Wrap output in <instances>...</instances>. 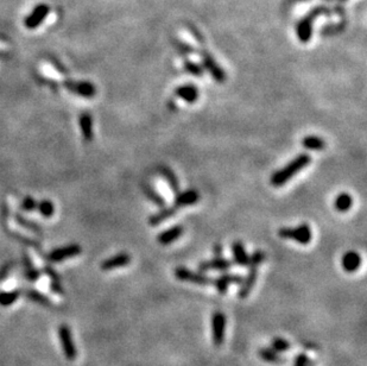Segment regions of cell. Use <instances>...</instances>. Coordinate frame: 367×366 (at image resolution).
Returning <instances> with one entry per match:
<instances>
[{
  "instance_id": "1",
  "label": "cell",
  "mask_w": 367,
  "mask_h": 366,
  "mask_svg": "<svg viewBox=\"0 0 367 366\" xmlns=\"http://www.w3.org/2000/svg\"><path fill=\"white\" fill-rule=\"evenodd\" d=\"M265 261V253L262 250H256L249 257V272L245 277H242L238 290V297L240 300L248 299L258 278V268L263 262Z\"/></svg>"
},
{
  "instance_id": "2",
  "label": "cell",
  "mask_w": 367,
  "mask_h": 366,
  "mask_svg": "<svg viewBox=\"0 0 367 366\" xmlns=\"http://www.w3.org/2000/svg\"><path fill=\"white\" fill-rule=\"evenodd\" d=\"M311 162V157L308 153H301L295 157V158L287 164L282 169L277 170L276 173L271 176L270 183L273 187H282L288 181L303 170L305 167H308Z\"/></svg>"
},
{
  "instance_id": "3",
  "label": "cell",
  "mask_w": 367,
  "mask_h": 366,
  "mask_svg": "<svg viewBox=\"0 0 367 366\" xmlns=\"http://www.w3.org/2000/svg\"><path fill=\"white\" fill-rule=\"evenodd\" d=\"M324 13H327V9L325 8H315L297 23L296 35L301 43H308L311 39L315 19H316L317 17L324 15Z\"/></svg>"
},
{
  "instance_id": "4",
  "label": "cell",
  "mask_w": 367,
  "mask_h": 366,
  "mask_svg": "<svg viewBox=\"0 0 367 366\" xmlns=\"http://www.w3.org/2000/svg\"><path fill=\"white\" fill-rule=\"evenodd\" d=\"M278 235L287 240H294L301 245L310 244L313 238V232L308 224L298 225L296 227H282L279 228Z\"/></svg>"
},
{
  "instance_id": "5",
  "label": "cell",
  "mask_w": 367,
  "mask_h": 366,
  "mask_svg": "<svg viewBox=\"0 0 367 366\" xmlns=\"http://www.w3.org/2000/svg\"><path fill=\"white\" fill-rule=\"evenodd\" d=\"M198 54H200L203 70L208 71L213 77V80L217 81L218 84H224L226 78H227V75H226V71L222 69L220 64L215 61L213 55L207 49H200L198 50Z\"/></svg>"
},
{
  "instance_id": "6",
  "label": "cell",
  "mask_w": 367,
  "mask_h": 366,
  "mask_svg": "<svg viewBox=\"0 0 367 366\" xmlns=\"http://www.w3.org/2000/svg\"><path fill=\"white\" fill-rule=\"evenodd\" d=\"M175 278L181 280V282L193 283L198 286H208L212 284V277L206 275L202 271H193V270L184 268V266H177L174 270Z\"/></svg>"
},
{
  "instance_id": "7",
  "label": "cell",
  "mask_w": 367,
  "mask_h": 366,
  "mask_svg": "<svg viewBox=\"0 0 367 366\" xmlns=\"http://www.w3.org/2000/svg\"><path fill=\"white\" fill-rule=\"evenodd\" d=\"M226 323L227 319L226 315L220 310H217L212 314L211 319V331H212V341L215 347H220L225 341Z\"/></svg>"
},
{
  "instance_id": "8",
  "label": "cell",
  "mask_w": 367,
  "mask_h": 366,
  "mask_svg": "<svg viewBox=\"0 0 367 366\" xmlns=\"http://www.w3.org/2000/svg\"><path fill=\"white\" fill-rule=\"evenodd\" d=\"M58 337H60L61 345H62V348L64 351V355L68 360H75L76 359L77 352L76 348H75L73 338H71L70 330L68 328L66 324H62L58 330Z\"/></svg>"
},
{
  "instance_id": "9",
  "label": "cell",
  "mask_w": 367,
  "mask_h": 366,
  "mask_svg": "<svg viewBox=\"0 0 367 366\" xmlns=\"http://www.w3.org/2000/svg\"><path fill=\"white\" fill-rule=\"evenodd\" d=\"M242 276L238 275V273H229L225 271L215 279L212 280V284L214 286V288L218 290V293L220 295H225L226 293L228 292V288L231 284H240L241 282Z\"/></svg>"
},
{
  "instance_id": "10",
  "label": "cell",
  "mask_w": 367,
  "mask_h": 366,
  "mask_svg": "<svg viewBox=\"0 0 367 366\" xmlns=\"http://www.w3.org/2000/svg\"><path fill=\"white\" fill-rule=\"evenodd\" d=\"M232 268V262L227 258H224L222 256L220 257H215L209 259V261H203L198 264V270L202 272L207 271H228Z\"/></svg>"
},
{
  "instance_id": "11",
  "label": "cell",
  "mask_w": 367,
  "mask_h": 366,
  "mask_svg": "<svg viewBox=\"0 0 367 366\" xmlns=\"http://www.w3.org/2000/svg\"><path fill=\"white\" fill-rule=\"evenodd\" d=\"M200 200V194L195 189H187L184 191H178L175 196L174 200V207L175 208H182L187 206H193V205L197 204Z\"/></svg>"
},
{
  "instance_id": "12",
  "label": "cell",
  "mask_w": 367,
  "mask_h": 366,
  "mask_svg": "<svg viewBox=\"0 0 367 366\" xmlns=\"http://www.w3.org/2000/svg\"><path fill=\"white\" fill-rule=\"evenodd\" d=\"M175 97L178 99H182L183 101H186L187 104H194L198 100V90L196 86H194L193 84H184L180 85V86L175 88Z\"/></svg>"
},
{
  "instance_id": "13",
  "label": "cell",
  "mask_w": 367,
  "mask_h": 366,
  "mask_svg": "<svg viewBox=\"0 0 367 366\" xmlns=\"http://www.w3.org/2000/svg\"><path fill=\"white\" fill-rule=\"evenodd\" d=\"M131 261H132L131 256H130L129 253L125 252L118 253V255L113 256V257L105 259V261L101 263V270H104V271H111V270L124 268V266L129 265Z\"/></svg>"
},
{
  "instance_id": "14",
  "label": "cell",
  "mask_w": 367,
  "mask_h": 366,
  "mask_svg": "<svg viewBox=\"0 0 367 366\" xmlns=\"http://www.w3.org/2000/svg\"><path fill=\"white\" fill-rule=\"evenodd\" d=\"M183 232L184 230L181 225H175V226H171L168 228V230L160 232V233L157 235V241H158V244L163 246L170 245L176 241L177 239H180L182 237V234H183Z\"/></svg>"
},
{
  "instance_id": "15",
  "label": "cell",
  "mask_w": 367,
  "mask_h": 366,
  "mask_svg": "<svg viewBox=\"0 0 367 366\" xmlns=\"http://www.w3.org/2000/svg\"><path fill=\"white\" fill-rule=\"evenodd\" d=\"M361 265V256L355 251H347L342 256L341 258V266L344 271L352 273L355 272L356 270Z\"/></svg>"
},
{
  "instance_id": "16",
  "label": "cell",
  "mask_w": 367,
  "mask_h": 366,
  "mask_svg": "<svg viewBox=\"0 0 367 366\" xmlns=\"http://www.w3.org/2000/svg\"><path fill=\"white\" fill-rule=\"evenodd\" d=\"M231 250L234 264L239 266H248L250 255L248 253V251H246L245 246H243L242 242L241 241L232 242Z\"/></svg>"
},
{
  "instance_id": "17",
  "label": "cell",
  "mask_w": 367,
  "mask_h": 366,
  "mask_svg": "<svg viewBox=\"0 0 367 366\" xmlns=\"http://www.w3.org/2000/svg\"><path fill=\"white\" fill-rule=\"evenodd\" d=\"M81 253V249L80 246L77 245H71L68 246V248H63V249H58L55 250L49 255V259L53 262H61L63 259L74 257V256H77Z\"/></svg>"
},
{
  "instance_id": "18",
  "label": "cell",
  "mask_w": 367,
  "mask_h": 366,
  "mask_svg": "<svg viewBox=\"0 0 367 366\" xmlns=\"http://www.w3.org/2000/svg\"><path fill=\"white\" fill-rule=\"evenodd\" d=\"M49 12V8L47 5H39L38 8L35 9L31 15L27 17L25 20V25L29 27V29H33V27L38 26L42 20L46 18V16Z\"/></svg>"
},
{
  "instance_id": "19",
  "label": "cell",
  "mask_w": 367,
  "mask_h": 366,
  "mask_svg": "<svg viewBox=\"0 0 367 366\" xmlns=\"http://www.w3.org/2000/svg\"><path fill=\"white\" fill-rule=\"evenodd\" d=\"M177 213V208L173 207H168V208H163L157 213L152 214L149 218V225L150 226H158V225L163 224L164 221H167L168 219L173 218L175 214Z\"/></svg>"
},
{
  "instance_id": "20",
  "label": "cell",
  "mask_w": 367,
  "mask_h": 366,
  "mask_svg": "<svg viewBox=\"0 0 367 366\" xmlns=\"http://www.w3.org/2000/svg\"><path fill=\"white\" fill-rule=\"evenodd\" d=\"M258 355L264 361L270 362V364H284L287 361L286 358H283L278 352L272 350L271 347H262L258 350Z\"/></svg>"
},
{
  "instance_id": "21",
  "label": "cell",
  "mask_w": 367,
  "mask_h": 366,
  "mask_svg": "<svg viewBox=\"0 0 367 366\" xmlns=\"http://www.w3.org/2000/svg\"><path fill=\"white\" fill-rule=\"evenodd\" d=\"M159 173H160V175L163 176V179L167 181V183L169 184L171 191L176 195L178 191H180V182H178V179H177V176L175 175V173L168 167L160 168Z\"/></svg>"
},
{
  "instance_id": "22",
  "label": "cell",
  "mask_w": 367,
  "mask_h": 366,
  "mask_svg": "<svg viewBox=\"0 0 367 366\" xmlns=\"http://www.w3.org/2000/svg\"><path fill=\"white\" fill-rule=\"evenodd\" d=\"M302 145L305 149L313 150V151H321L325 148V142L323 138L317 136H307L302 140Z\"/></svg>"
},
{
  "instance_id": "23",
  "label": "cell",
  "mask_w": 367,
  "mask_h": 366,
  "mask_svg": "<svg viewBox=\"0 0 367 366\" xmlns=\"http://www.w3.org/2000/svg\"><path fill=\"white\" fill-rule=\"evenodd\" d=\"M353 206V197L347 193H341L335 197L334 207L338 212L345 213L348 210H351Z\"/></svg>"
},
{
  "instance_id": "24",
  "label": "cell",
  "mask_w": 367,
  "mask_h": 366,
  "mask_svg": "<svg viewBox=\"0 0 367 366\" xmlns=\"http://www.w3.org/2000/svg\"><path fill=\"white\" fill-rule=\"evenodd\" d=\"M70 88L73 91L76 92L82 97L86 98H92L94 97L95 93H97V90H95L93 84H89V82H77V84H70Z\"/></svg>"
},
{
  "instance_id": "25",
  "label": "cell",
  "mask_w": 367,
  "mask_h": 366,
  "mask_svg": "<svg viewBox=\"0 0 367 366\" xmlns=\"http://www.w3.org/2000/svg\"><path fill=\"white\" fill-rule=\"evenodd\" d=\"M80 128L86 140L93 139V119L88 113L81 114Z\"/></svg>"
},
{
  "instance_id": "26",
  "label": "cell",
  "mask_w": 367,
  "mask_h": 366,
  "mask_svg": "<svg viewBox=\"0 0 367 366\" xmlns=\"http://www.w3.org/2000/svg\"><path fill=\"white\" fill-rule=\"evenodd\" d=\"M183 68H184V70H186L188 74L193 75V76L202 77V76H203V74H205V70H203V68H202L201 64L194 62V61H191V60L184 59L183 60Z\"/></svg>"
},
{
  "instance_id": "27",
  "label": "cell",
  "mask_w": 367,
  "mask_h": 366,
  "mask_svg": "<svg viewBox=\"0 0 367 366\" xmlns=\"http://www.w3.org/2000/svg\"><path fill=\"white\" fill-rule=\"evenodd\" d=\"M144 191H145V195L149 197V200L152 201L156 206L158 207L166 206V200H164V197L155 189V188H152L151 186H145L144 187Z\"/></svg>"
},
{
  "instance_id": "28",
  "label": "cell",
  "mask_w": 367,
  "mask_h": 366,
  "mask_svg": "<svg viewBox=\"0 0 367 366\" xmlns=\"http://www.w3.org/2000/svg\"><path fill=\"white\" fill-rule=\"evenodd\" d=\"M290 347L291 344L287 339H284V338H274V339H272V341H271V348L276 352H278V353H283V352L289 351Z\"/></svg>"
},
{
  "instance_id": "29",
  "label": "cell",
  "mask_w": 367,
  "mask_h": 366,
  "mask_svg": "<svg viewBox=\"0 0 367 366\" xmlns=\"http://www.w3.org/2000/svg\"><path fill=\"white\" fill-rule=\"evenodd\" d=\"M19 292H10V293H0V304L3 307H9L15 303L19 299Z\"/></svg>"
},
{
  "instance_id": "30",
  "label": "cell",
  "mask_w": 367,
  "mask_h": 366,
  "mask_svg": "<svg viewBox=\"0 0 367 366\" xmlns=\"http://www.w3.org/2000/svg\"><path fill=\"white\" fill-rule=\"evenodd\" d=\"M174 46L177 49L178 53L184 55V56L196 53V51H195V49L190 46V44H188L186 42H182V40H180V39H175L174 40Z\"/></svg>"
},
{
  "instance_id": "31",
  "label": "cell",
  "mask_w": 367,
  "mask_h": 366,
  "mask_svg": "<svg viewBox=\"0 0 367 366\" xmlns=\"http://www.w3.org/2000/svg\"><path fill=\"white\" fill-rule=\"evenodd\" d=\"M39 211L40 213H42L44 217H51V215L54 214V205L50 202V201H43V202L39 204Z\"/></svg>"
},
{
  "instance_id": "32",
  "label": "cell",
  "mask_w": 367,
  "mask_h": 366,
  "mask_svg": "<svg viewBox=\"0 0 367 366\" xmlns=\"http://www.w3.org/2000/svg\"><path fill=\"white\" fill-rule=\"evenodd\" d=\"M294 366H311V360L305 353H300L295 358Z\"/></svg>"
},
{
  "instance_id": "33",
  "label": "cell",
  "mask_w": 367,
  "mask_h": 366,
  "mask_svg": "<svg viewBox=\"0 0 367 366\" xmlns=\"http://www.w3.org/2000/svg\"><path fill=\"white\" fill-rule=\"evenodd\" d=\"M29 297L33 301H36V302H40V303H49V301H48L46 297L40 295L39 293L37 292H29Z\"/></svg>"
},
{
  "instance_id": "34",
  "label": "cell",
  "mask_w": 367,
  "mask_h": 366,
  "mask_svg": "<svg viewBox=\"0 0 367 366\" xmlns=\"http://www.w3.org/2000/svg\"><path fill=\"white\" fill-rule=\"evenodd\" d=\"M189 32L191 33V35L194 36V38L196 39L198 43H200V44H205V39H203V37H202L201 33L197 31V29H195L194 26H189Z\"/></svg>"
},
{
  "instance_id": "35",
  "label": "cell",
  "mask_w": 367,
  "mask_h": 366,
  "mask_svg": "<svg viewBox=\"0 0 367 366\" xmlns=\"http://www.w3.org/2000/svg\"><path fill=\"white\" fill-rule=\"evenodd\" d=\"M23 207L25 208V210H27V211H31V210H33V208L36 207V202L31 199V197H26V199L24 200Z\"/></svg>"
},
{
  "instance_id": "36",
  "label": "cell",
  "mask_w": 367,
  "mask_h": 366,
  "mask_svg": "<svg viewBox=\"0 0 367 366\" xmlns=\"http://www.w3.org/2000/svg\"><path fill=\"white\" fill-rule=\"evenodd\" d=\"M222 251H224V248H222L221 244L213 245V253H214L215 257H220V256H222Z\"/></svg>"
},
{
  "instance_id": "37",
  "label": "cell",
  "mask_w": 367,
  "mask_h": 366,
  "mask_svg": "<svg viewBox=\"0 0 367 366\" xmlns=\"http://www.w3.org/2000/svg\"><path fill=\"white\" fill-rule=\"evenodd\" d=\"M168 105H170L169 107H170L171 109H173V111H176V109H177V107H176V104H175V102H174L173 100H170L169 102H168Z\"/></svg>"
}]
</instances>
